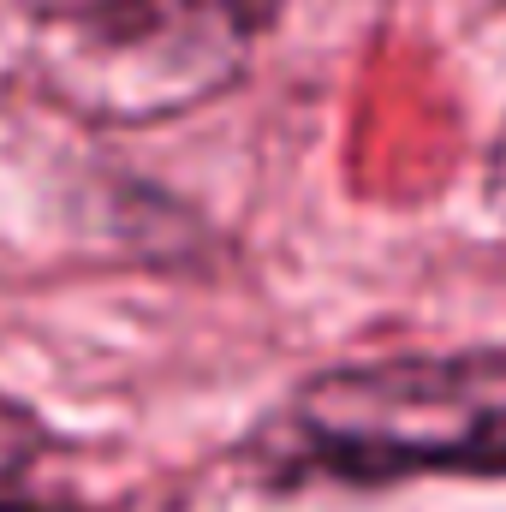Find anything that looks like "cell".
Listing matches in <instances>:
<instances>
[{
    "mask_svg": "<svg viewBox=\"0 0 506 512\" xmlns=\"http://www.w3.org/2000/svg\"><path fill=\"white\" fill-rule=\"evenodd\" d=\"M304 453L346 471L506 465L501 370H358L298 399Z\"/></svg>",
    "mask_w": 506,
    "mask_h": 512,
    "instance_id": "7a4b0ae2",
    "label": "cell"
},
{
    "mask_svg": "<svg viewBox=\"0 0 506 512\" xmlns=\"http://www.w3.org/2000/svg\"><path fill=\"white\" fill-rule=\"evenodd\" d=\"M36 78L84 120L149 126L221 96L256 36L251 0H36Z\"/></svg>",
    "mask_w": 506,
    "mask_h": 512,
    "instance_id": "6da1fadb",
    "label": "cell"
}]
</instances>
